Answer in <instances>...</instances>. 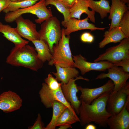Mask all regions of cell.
<instances>
[{
	"label": "cell",
	"mask_w": 129,
	"mask_h": 129,
	"mask_svg": "<svg viewBox=\"0 0 129 129\" xmlns=\"http://www.w3.org/2000/svg\"><path fill=\"white\" fill-rule=\"evenodd\" d=\"M110 93L103 94L90 104L81 100V102L79 115L81 126L93 122L100 127H105L107 126L108 120L112 115L106 109L107 102Z\"/></svg>",
	"instance_id": "obj_1"
},
{
	"label": "cell",
	"mask_w": 129,
	"mask_h": 129,
	"mask_svg": "<svg viewBox=\"0 0 129 129\" xmlns=\"http://www.w3.org/2000/svg\"><path fill=\"white\" fill-rule=\"evenodd\" d=\"M6 63L15 66H22L35 71L42 67L43 63L38 58L35 48L27 44L15 46L7 57Z\"/></svg>",
	"instance_id": "obj_2"
},
{
	"label": "cell",
	"mask_w": 129,
	"mask_h": 129,
	"mask_svg": "<svg viewBox=\"0 0 129 129\" xmlns=\"http://www.w3.org/2000/svg\"><path fill=\"white\" fill-rule=\"evenodd\" d=\"M64 29H62V37L58 43L54 45L52 54V58L48 62V64H57L61 67H73L74 61L70 46V36H66Z\"/></svg>",
	"instance_id": "obj_3"
},
{
	"label": "cell",
	"mask_w": 129,
	"mask_h": 129,
	"mask_svg": "<svg viewBox=\"0 0 129 129\" xmlns=\"http://www.w3.org/2000/svg\"><path fill=\"white\" fill-rule=\"evenodd\" d=\"M26 13L36 15L38 19H35V21L39 24H41L53 16L51 8L48 9L46 7L45 0H40L34 4L27 8L19 9L6 13L4 20L7 22H13L17 18Z\"/></svg>",
	"instance_id": "obj_4"
},
{
	"label": "cell",
	"mask_w": 129,
	"mask_h": 129,
	"mask_svg": "<svg viewBox=\"0 0 129 129\" xmlns=\"http://www.w3.org/2000/svg\"><path fill=\"white\" fill-rule=\"evenodd\" d=\"M38 32L40 39L43 41L48 45L52 54L53 46L58 43L62 37L59 21L53 16L42 23Z\"/></svg>",
	"instance_id": "obj_5"
},
{
	"label": "cell",
	"mask_w": 129,
	"mask_h": 129,
	"mask_svg": "<svg viewBox=\"0 0 129 129\" xmlns=\"http://www.w3.org/2000/svg\"><path fill=\"white\" fill-rule=\"evenodd\" d=\"M129 58V38H125L117 45L107 49L105 52L99 55L94 62L106 60L112 63Z\"/></svg>",
	"instance_id": "obj_6"
},
{
	"label": "cell",
	"mask_w": 129,
	"mask_h": 129,
	"mask_svg": "<svg viewBox=\"0 0 129 129\" xmlns=\"http://www.w3.org/2000/svg\"><path fill=\"white\" fill-rule=\"evenodd\" d=\"M129 95V83L127 81L119 91L110 92L107 102V111L112 115L118 113L124 106Z\"/></svg>",
	"instance_id": "obj_7"
},
{
	"label": "cell",
	"mask_w": 129,
	"mask_h": 129,
	"mask_svg": "<svg viewBox=\"0 0 129 129\" xmlns=\"http://www.w3.org/2000/svg\"><path fill=\"white\" fill-rule=\"evenodd\" d=\"M39 94L41 102L46 108H52L53 102L58 101L64 104L72 111H75L70 104L65 98L61 87L57 90H52L43 82L42 84V87Z\"/></svg>",
	"instance_id": "obj_8"
},
{
	"label": "cell",
	"mask_w": 129,
	"mask_h": 129,
	"mask_svg": "<svg viewBox=\"0 0 129 129\" xmlns=\"http://www.w3.org/2000/svg\"><path fill=\"white\" fill-rule=\"evenodd\" d=\"M73 57L74 62L73 67L78 68L82 75L91 70L105 71L114 65L112 63L106 60L89 62L80 54Z\"/></svg>",
	"instance_id": "obj_9"
},
{
	"label": "cell",
	"mask_w": 129,
	"mask_h": 129,
	"mask_svg": "<svg viewBox=\"0 0 129 129\" xmlns=\"http://www.w3.org/2000/svg\"><path fill=\"white\" fill-rule=\"evenodd\" d=\"M83 80L89 81L90 80L79 76L74 79H70L66 84L61 82L62 92L66 101L69 103L77 115H79V110L81 104V101L79 100L77 96L79 90L75 81L78 80Z\"/></svg>",
	"instance_id": "obj_10"
},
{
	"label": "cell",
	"mask_w": 129,
	"mask_h": 129,
	"mask_svg": "<svg viewBox=\"0 0 129 129\" xmlns=\"http://www.w3.org/2000/svg\"><path fill=\"white\" fill-rule=\"evenodd\" d=\"M108 70V73L101 74L97 76L96 79H102L107 78H110L114 85L112 91L116 92L125 84L129 78V73L125 72L121 67H119L115 65Z\"/></svg>",
	"instance_id": "obj_11"
},
{
	"label": "cell",
	"mask_w": 129,
	"mask_h": 129,
	"mask_svg": "<svg viewBox=\"0 0 129 129\" xmlns=\"http://www.w3.org/2000/svg\"><path fill=\"white\" fill-rule=\"evenodd\" d=\"M114 85L111 79L108 80L103 85L94 88H83L77 86L79 91L81 92L80 99L86 103L90 104L95 99L103 94L113 91Z\"/></svg>",
	"instance_id": "obj_12"
},
{
	"label": "cell",
	"mask_w": 129,
	"mask_h": 129,
	"mask_svg": "<svg viewBox=\"0 0 129 129\" xmlns=\"http://www.w3.org/2000/svg\"><path fill=\"white\" fill-rule=\"evenodd\" d=\"M15 21L17 24L16 30L21 37L31 42L40 39L36 25L32 21L24 19L22 16L17 18Z\"/></svg>",
	"instance_id": "obj_13"
},
{
	"label": "cell",
	"mask_w": 129,
	"mask_h": 129,
	"mask_svg": "<svg viewBox=\"0 0 129 129\" xmlns=\"http://www.w3.org/2000/svg\"><path fill=\"white\" fill-rule=\"evenodd\" d=\"M22 99L19 96L11 90L0 94V109L6 113L19 109L22 105Z\"/></svg>",
	"instance_id": "obj_14"
},
{
	"label": "cell",
	"mask_w": 129,
	"mask_h": 129,
	"mask_svg": "<svg viewBox=\"0 0 129 129\" xmlns=\"http://www.w3.org/2000/svg\"><path fill=\"white\" fill-rule=\"evenodd\" d=\"M89 18L87 17L82 20H79L74 18H70L65 22H62L61 23L65 29H64L65 35H69L71 33L78 31L88 29L91 31L96 30H104L105 27H98L95 25L88 22Z\"/></svg>",
	"instance_id": "obj_15"
},
{
	"label": "cell",
	"mask_w": 129,
	"mask_h": 129,
	"mask_svg": "<svg viewBox=\"0 0 129 129\" xmlns=\"http://www.w3.org/2000/svg\"><path fill=\"white\" fill-rule=\"evenodd\" d=\"M129 95L121 111L117 114L112 115L108 119L107 124L110 129H129Z\"/></svg>",
	"instance_id": "obj_16"
},
{
	"label": "cell",
	"mask_w": 129,
	"mask_h": 129,
	"mask_svg": "<svg viewBox=\"0 0 129 129\" xmlns=\"http://www.w3.org/2000/svg\"><path fill=\"white\" fill-rule=\"evenodd\" d=\"M109 15L108 18L111 20L110 30L113 28L118 26L119 23L124 13L129 11V7L121 0H111Z\"/></svg>",
	"instance_id": "obj_17"
},
{
	"label": "cell",
	"mask_w": 129,
	"mask_h": 129,
	"mask_svg": "<svg viewBox=\"0 0 129 129\" xmlns=\"http://www.w3.org/2000/svg\"><path fill=\"white\" fill-rule=\"evenodd\" d=\"M89 2L88 0H79L74 3L69 9L70 18H74L81 19V15L85 13L92 22L95 23V12L93 10L90 11L89 9Z\"/></svg>",
	"instance_id": "obj_18"
},
{
	"label": "cell",
	"mask_w": 129,
	"mask_h": 129,
	"mask_svg": "<svg viewBox=\"0 0 129 129\" xmlns=\"http://www.w3.org/2000/svg\"><path fill=\"white\" fill-rule=\"evenodd\" d=\"M0 32L8 40L13 43L15 46L27 44L28 41L23 39L16 31L15 28L8 25L4 24L0 22Z\"/></svg>",
	"instance_id": "obj_19"
},
{
	"label": "cell",
	"mask_w": 129,
	"mask_h": 129,
	"mask_svg": "<svg viewBox=\"0 0 129 129\" xmlns=\"http://www.w3.org/2000/svg\"><path fill=\"white\" fill-rule=\"evenodd\" d=\"M56 69V72L52 73L56 77L58 81L64 84L67 83L70 80L74 79L79 76V71L75 68L70 67H61L54 64Z\"/></svg>",
	"instance_id": "obj_20"
},
{
	"label": "cell",
	"mask_w": 129,
	"mask_h": 129,
	"mask_svg": "<svg viewBox=\"0 0 129 129\" xmlns=\"http://www.w3.org/2000/svg\"><path fill=\"white\" fill-rule=\"evenodd\" d=\"M104 38L99 44L100 48H102L107 45L111 43H116L120 42L126 38L122 31L120 27L117 26L110 30L106 31L103 35Z\"/></svg>",
	"instance_id": "obj_21"
},
{
	"label": "cell",
	"mask_w": 129,
	"mask_h": 129,
	"mask_svg": "<svg viewBox=\"0 0 129 129\" xmlns=\"http://www.w3.org/2000/svg\"><path fill=\"white\" fill-rule=\"evenodd\" d=\"M37 51L38 58L43 63L50 61L52 56L48 45L43 40L39 39L32 41Z\"/></svg>",
	"instance_id": "obj_22"
},
{
	"label": "cell",
	"mask_w": 129,
	"mask_h": 129,
	"mask_svg": "<svg viewBox=\"0 0 129 129\" xmlns=\"http://www.w3.org/2000/svg\"><path fill=\"white\" fill-rule=\"evenodd\" d=\"M89 7L92 10L98 13L102 19L106 17L109 13L110 9V2L108 0H88Z\"/></svg>",
	"instance_id": "obj_23"
},
{
	"label": "cell",
	"mask_w": 129,
	"mask_h": 129,
	"mask_svg": "<svg viewBox=\"0 0 129 129\" xmlns=\"http://www.w3.org/2000/svg\"><path fill=\"white\" fill-rule=\"evenodd\" d=\"M80 121L79 118L75 112L67 107L58 118L56 126H59L64 125H71L77 122H80Z\"/></svg>",
	"instance_id": "obj_24"
},
{
	"label": "cell",
	"mask_w": 129,
	"mask_h": 129,
	"mask_svg": "<svg viewBox=\"0 0 129 129\" xmlns=\"http://www.w3.org/2000/svg\"><path fill=\"white\" fill-rule=\"evenodd\" d=\"M67 107L61 102L55 101L53 103V114L52 119L49 123L45 127V129H55L57 121L64 110Z\"/></svg>",
	"instance_id": "obj_25"
},
{
	"label": "cell",
	"mask_w": 129,
	"mask_h": 129,
	"mask_svg": "<svg viewBox=\"0 0 129 129\" xmlns=\"http://www.w3.org/2000/svg\"><path fill=\"white\" fill-rule=\"evenodd\" d=\"M40 0H26L21 1H11L8 6L3 12L5 14L10 12L15 11L20 9L25 8L32 6Z\"/></svg>",
	"instance_id": "obj_26"
},
{
	"label": "cell",
	"mask_w": 129,
	"mask_h": 129,
	"mask_svg": "<svg viewBox=\"0 0 129 129\" xmlns=\"http://www.w3.org/2000/svg\"><path fill=\"white\" fill-rule=\"evenodd\" d=\"M46 6L49 5L54 6L57 10L63 15L64 22L67 21L70 18V11L69 9L67 8L61 2L57 0H45Z\"/></svg>",
	"instance_id": "obj_27"
},
{
	"label": "cell",
	"mask_w": 129,
	"mask_h": 129,
	"mask_svg": "<svg viewBox=\"0 0 129 129\" xmlns=\"http://www.w3.org/2000/svg\"><path fill=\"white\" fill-rule=\"evenodd\" d=\"M118 26L126 38H129V11H128L124 14Z\"/></svg>",
	"instance_id": "obj_28"
},
{
	"label": "cell",
	"mask_w": 129,
	"mask_h": 129,
	"mask_svg": "<svg viewBox=\"0 0 129 129\" xmlns=\"http://www.w3.org/2000/svg\"><path fill=\"white\" fill-rule=\"evenodd\" d=\"M45 83L51 89L56 90L61 87V83H59L52 75L49 74L44 79Z\"/></svg>",
	"instance_id": "obj_29"
},
{
	"label": "cell",
	"mask_w": 129,
	"mask_h": 129,
	"mask_svg": "<svg viewBox=\"0 0 129 129\" xmlns=\"http://www.w3.org/2000/svg\"><path fill=\"white\" fill-rule=\"evenodd\" d=\"M112 63L116 66H121L125 72L129 73V58L123 59Z\"/></svg>",
	"instance_id": "obj_30"
},
{
	"label": "cell",
	"mask_w": 129,
	"mask_h": 129,
	"mask_svg": "<svg viewBox=\"0 0 129 129\" xmlns=\"http://www.w3.org/2000/svg\"><path fill=\"white\" fill-rule=\"evenodd\" d=\"M44 124L42 121L41 116L38 113V117L33 125L28 127L29 129H45Z\"/></svg>",
	"instance_id": "obj_31"
},
{
	"label": "cell",
	"mask_w": 129,
	"mask_h": 129,
	"mask_svg": "<svg viewBox=\"0 0 129 129\" xmlns=\"http://www.w3.org/2000/svg\"><path fill=\"white\" fill-rule=\"evenodd\" d=\"M80 39L83 42L91 43L94 41V37L90 32H86L83 33L81 35Z\"/></svg>",
	"instance_id": "obj_32"
},
{
	"label": "cell",
	"mask_w": 129,
	"mask_h": 129,
	"mask_svg": "<svg viewBox=\"0 0 129 129\" xmlns=\"http://www.w3.org/2000/svg\"><path fill=\"white\" fill-rule=\"evenodd\" d=\"M61 2L67 8L70 9L75 2L79 0H57Z\"/></svg>",
	"instance_id": "obj_33"
},
{
	"label": "cell",
	"mask_w": 129,
	"mask_h": 129,
	"mask_svg": "<svg viewBox=\"0 0 129 129\" xmlns=\"http://www.w3.org/2000/svg\"><path fill=\"white\" fill-rule=\"evenodd\" d=\"M10 2V0H0V13L7 7Z\"/></svg>",
	"instance_id": "obj_34"
},
{
	"label": "cell",
	"mask_w": 129,
	"mask_h": 129,
	"mask_svg": "<svg viewBox=\"0 0 129 129\" xmlns=\"http://www.w3.org/2000/svg\"><path fill=\"white\" fill-rule=\"evenodd\" d=\"M96 126L94 125L91 124H88L85 127V129H96Z\"/></svg>",
	"instance_id": "obj_35"
},
{
	"label": "cell",
	"mask_w": 129,
	"mask_h": 129,
	"mask_svg": "<svg viewBox=\"0 0 129 129\" xmlns=\"http://www.w3.org/2000/svg\"><path fill=\"white\" fill-rule=\"evenodd\" d=\"M58 129H67L71 127L70 125H64L59 126Z\"/></svg>",
	"instance_id": "obj_36"
},
{
	"label": "cell",
	"mask_w": 129,
	"mask_h": 129,
	"mask_svg": "<svg viewBox=\"0 0 129 129\" xmlns=\"http://www.w3.org/2000/svg\"><path fill=\"white\" fill-rule=\"evenodd\" d=\"M123 3L125 4H127V5L129 6V0H121Z\"/></svg>",
	"instance_id": "obj_37"
},
{
	"label": "cell",
	"mask_w": 129,
	"mask_h": 129,
	"mask_svg": "<svg viewBox=\"0 0 129 129\" xmlns=\"http://www.w3.org/2000/svg\"><path fill=\"white\" fill-rule=\"evenodd\" d=\"M26 0H10L11 1L13 2H16Z\"/></svg>",
	"instance_id": "obj_38"
}]
</instances>
